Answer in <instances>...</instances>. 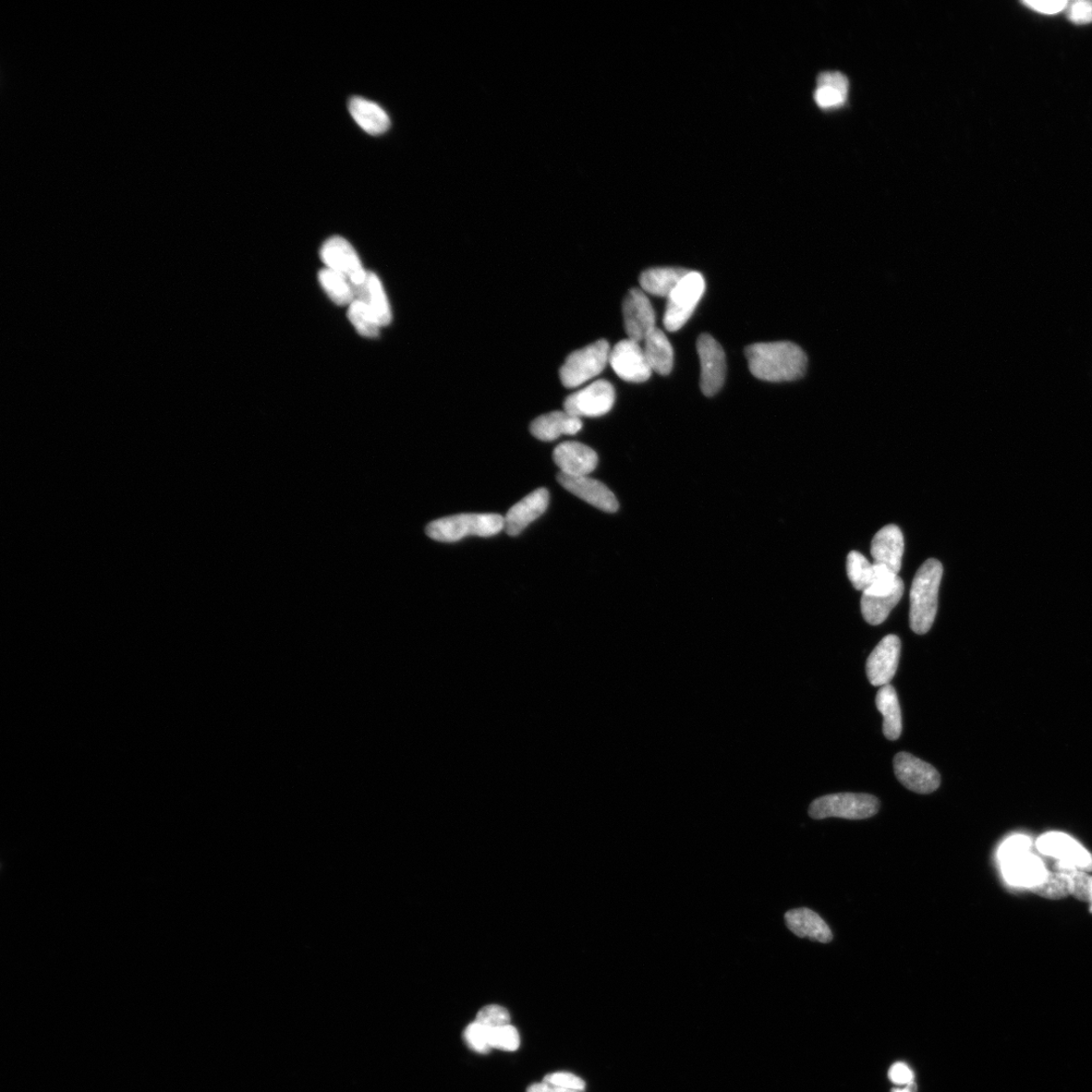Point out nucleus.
<instances>
[{"label": "nucleus", "instance_id": "1", "mask_svg": "<svg viewBox=\"0 0 1092 1092\" xmlns=\"http://www.w3.org/2000/svg\"><path fill=\"white\" fill-rule=\"evenodd\" d=\"M749 368L757 379L772 382H792L806 372L807 357L803 348L792 343L752 344L746 349Z\"/></svg>", "mask_w": 1092, "mask_h": 1092}, {"label": "nucleus", "instance_id": "2", "mask_svg": "<svg viewBox=\"0 0 1092 1092\" xmlns=\"http://www.w3.org/2000/svg\"><path fill=\"white\" fill-rule=\"evenodd\" d=\"M1033 841L1025 834H1015L1000 848L999 860L1003 876L1014 888L1030 890L1048 875L1043 861L1033 852Z\"/></svg>", "mask_w": 1092, "mask_h": 1092}, {"label": "nucleus", "instance_id": "3", "mask_svg": "<svg viewBox=\"0 0 1092 1092\" xmlns=\"http://www.w3.org/2000/svg\"><path fill=\"white\" fill-rule=\"evenodd\" d=\"M942 577L943 566L934 558H930L916 574L909 595V625L917 635H926L936 619Z\"/></svg>", "mask_w": 1092, "mask_h": 1092}, {"label": "nucleus", "instance_id": "4", "mask_svg": "<svg viewBox=\"0 0 1092 1092\" xmlns=\"http://www.w3.org/2000/svg\"><path fill=\"white\" fill-rule=\"evenodd\" d=\"M504 529V517L499 514H458L431 522L427 527V537L441 542H456L467 537L490 538Z\"/></svg>", "mask_w": 1092, "mask_h": 1092}, {"label": "nucleus", "instance_id": "5", "mask_svg": "<svg viewBox=\"0 0 1092 1092\" xmlns=\"http://www.w3.org/2000/svg\"><path fill=\"white\" fill-rule=\"evenodd\" d=\"M879 809L880 801L875 796L865 793H836L813 801L808 813L811 819L818 820L829 818L861 820L877 815Z\"/></svg>", "mask_w": 1092, "mask_h": 1092}, {"label": "nucleus", "instance_id": "6", "mask_svg": "<svg viewBox=\"0 0 1092 1092\" xmlns=\"http://www.w3.org/2000/svg\"><path fill=\"white\" fill-rule=\"evenodd\" d=\"M610 346L599 340L570 354L561 369V381L566 387L574 388L596 378L609 363Z\"/></svg>", "mask_w": 1092, "mask_h": 1092}, {"label": "nucleus", "instance_id": "7", "mask_svg": "<svg viewBox=\"0 0 1092 1092\" xmlns=\"http://www.w3.org/2000/svg\"><path fill=\"white\" fill-rule=\"evenodd\" d=\"M1036 848L1041 855L1057 860L1054 866L1056 872L1092 871V855L1071 835L1059 832L1043 834L1036 842Z\"/></svg>", "mask_w": 1092, "mask_h": 1092}, {"label": "nucleus", "instance_id": "8", "mask_svg": "<svg viewBox=\"0 0 1092 1092\" xmlns=\"http://www.w3.org/2000/svg\"><path fill=\"white\" fill-rule=\"evenodd\" d=\"M706 291V281L701 273L689 272L667 297L664 324L665 329L676 332L693 315Z\"/></svg>", "mask_w": 1092, "mask_h": 1092}, {"label": "nucleus", "instance_id": "9", "mask_svg": "<svg viewBox=\"0 0 1092 1092\" xmlns=\"http://www.w3.org/2000/svg\"><path fill=\"white\" fill-rule=\"evenodd\" d=\"M614 402L613 385L609 382L600 380L568 396L565 400L564 409L578 418H595L607 414Z\"/></svg>", "mask_w": 1092, "mask_h": 1092}, {"label": "nucleus", "instance_id": "10", "mask_svg": "<svg viewBox=\"0 0 1092 1092\" xmlns=\"http://www.w3.org/2000/svg\"><path fill=\"white\" fill-rule=\"evenodd\" d=\"M893 766L896 778L910 791L930 794L941 785V776L937 769L908 752H898Z\"/></svg>", "mask_w": 1092, "mask_h": 1092}, {"label": "nucleus", "instance_id": "11", "mask_svg": "<svg viewBox=\"0 0 1092 1092\" xmlns=\"http://www.w3.org/2000/svg\"><path fill=\"white\" fill-rule=\"evenodd\" d=\"M697 351L701 363V391L707 397L718 394L724 384L725 355L721 344L709 334L698 338Z\"/></svg>", "mask_w": 1092, "mask_h": 1092}, {"label": "nucleus", "instance_id": "12", "mask_svg": "<svg viewBox=\"0 0 1092 1092\" xmlns=\"http://www.w3.org/2000/svg\"><path fill=\"white\" fill-rule=\"evenodd\" d=\"M321 259L327 269L345 276L354 287L366 281L368 273L363 270L357 251L345 239L335 236L327 240L321 249Z\"/></svg>", "mask_w": 1092, "mask_h": 1092}, {"label": "nucleus", "instance_id": "13", "mask_svg": "<svg viewBox=\"0 0 1092 1092\" xmlns=\"http://www.w3.org/2000/svg\"><path fill=\"white\" fill-rule=\"evenodd\" d=\"M609 364L619 378L630 383L646 382L652 373L645 350L631 339L615 345L610 351Z\"/></svg>", "mask_w": 1092, "mask_h": 1092}, {"label": "nucleus", "instance_id": "14", "mask_svg": "<svg viewBox=\"0 0 1092 1092\" xmlns=\"http://www.w3.org/2000/svg\"><path fill=\"white\" fill-rule=\"evenodd\" d=\"M901 650V639L894 635L885 637L873 650L866 664L867 677L873 686L890 683L897 671Z\"/></svg>", "mask_w": 1092, "mask_h": 1092}, {"label": "nucleus", "instance_id": "15", "mask_svg": "<svg viewBox=\"0 0 1092 1092\" xmlns=\"http://www.w3.org/2000/svg\"><path fill=\"white\" fill-rule=\"evenodd\" d=\"M623 319L628 339L637 343L643 342L655 328L653 308L642 290H629L623 301Z\"/></svg>", "mask_w": 1092, "mask_h": 1092}, {"label": "nucleus", "instance_id": "16", "mask_svg": "<svg viewBox=\"0 0 1092 1092\" xmlns=\"http://www.w3.org/2000/svg\"><path fill=\"white\" fill-rule=\"evenodd\" d=\"M904 592L903 580L898 579L890 586H873L861 595V611L871 625L883 623L894 607L900 603Z\"/></svg>", "mask_w": 1092, "mask_h": 1092}, {"label": "nucleus", "instance_id": "17", "mask_svg": "<svg viewBox=\"0 0 1092 1092\" xmlns=\"http://www.w3.org/2000/svg\"><path fill=\"white\" fill-rule=\"evenodd\" d=\"M557 482L563 487L577 496L582 501L596 507L607 513H615L619 508L618 501L612 491L603 483L586 477L567 476L560 472Z\"/></svg>", "mask_w": 1092, "mask_h": 1092}, {"label": "nucleus", "instance_id": "18", "mask_svg": "<svg viewBox=\"0 0 1092 1092\" xmlns=\"http://www.w3.org/2000/svg\"><path fill=\"white\" fill-rule=\"evenodd\" d=\"M550 493L544 488L538 489L515 504L504 517V529L511 537H517L534 520L539 518L548 509Z\"/></svg>", "mask_w": 1092, "mask_h": 1092}, {"label": "nucleus", "instance_id": "19", "mask_svg": "<svg viewBox=\"0 0 1092 1092\" xmlns=\"http://www.w3.org/2000/svg\"><path fill=\"white\" fill-rule=\"evenodd\" d=\"M555 465L567 476H589L598 465V455L585 444L567 441L558 445L553 452Z\"/></svg>", "mask_w": 1092, "mask_h": 1092}, {"label": "nucleus", "instance_id": "20", "mask_svg": "<svg viewBox=\"0 0 1092 1092\" xmlns=\"http://www.w3.org/2000/svg\"><path fill=\"white\" fill-rule=\"evenodd\" d=\"M904 553V539L900 527L890 525L880 529L871 544L874 564L889 567L900 574Z\"/></svg>", "mask_w": 1092, "mask_h": 1092}, {"label": "nucleus", "instance_id": "21", "mask_svg": "<svg viewBox=\"0 0 1092 1092\" xmlns=\"http://www.w3.org/2000/svg\"><path fill=\"white\" fill-rule=\"evenodd\" d=\"M786 926L795 936L804 939L831 943L833 939V931L827 922L819 915L809 908L789 910L785 915Z\"/></svg>", "mask_w": 1092, "mask_h": 1092}, {"label": "nucleus", "instance_id": "22", "mask_svg": "<svg viewBox=\"0 0 1092 1092\" xmlns=\"http://www.w3.org/2000/svg\"><path fill=\"white\" fill-rule=\"evenodd\" d=\"M582 427L581 419L564 411L548 413L534 420L530 432L541 441H553L562 435H575Z\"/></svg>", "mask_w": 1092, "mask_h": 1092}, {"label": "nucleus", "instance_id": "23", "mask_svg": "<svg viewBox=\"0 0 1092 1092\" xmlns=\"http://www.w3.org/2000/svg\"><path fill=\"white\" fill-rule=\"evenodd\" d=\"M349 112L357 124L370 135H382L390 129L391 120L385 109L363 97H352L349 102Z\"/></svg>", "mask_w": 1092, "mask_h": 1092}, {"label": "nucleus", "instance_id": "24", "mask_svg": "<svg viewBox=\"0 0 1092 1092\" xmlns=\"http://www.w3.org/2000/svg\"><path fill=\"white\" fill-rule=\"evenodd\" d=\"M356 300L360 301L371 310L381 326H386L392 321V312L385 289L378 276L368 273L366 281L356 286Z\"/></svg>", "mask_w": 1092, "mask_h": 1092}, {"label": "nucleus", "instance_id": "25", "mask_svg": "<svg viewBox=\"0 0 1092 1092\" xmlns=\"http://www.w3.org/2000/svg\"><path fill=\"white\" fill-rule=\"evenodd\" d=\"M643 343V350L651 371L662 375L669 374L673 369L674 351L665 334L655 327Z\"/></svg>", "mask_w": 1092, "mask_h": 1092}, {"label": "nucleus", "instance_id": "26", "mask_svg": "<svg viewBox=\"0 0 1092 1092\" xmlns=\"http://www.w3.org/2000/svg\"><path fill=\"white\" fill-rule=\"evenodd\" d=\"M876 707L883 715V733L886 738L896 740L903 733L900 701L893 686H882L876 696Z\"/></svg>", "mask_w": 1092, "mask_h": 1092}, {"label": "nucleus", "instance_id": "27", "mask_svg": "<svg viewBox=\"0 0 1092 1092\" xmlns=\"http://www.w3.org/2000/svg\"><path fill=\"white\" fill-rule=\"evenodd\" d=\"M689 272L675 267L648 270L641 273L640 285L651 295L667 298Z\"/></svg>", "mask_w": 1092, "mask_h": 1092}, {"label": "nucleus", "instance_id": "28", "mask_svg": "<svg viewBox=\"0 0 1092 1092\" xmlns=\"http://www.w3.org/2000/svg\"><path fill=\"white\" fill-rule=\"evenodd\" d=\"M319 281L336 305L350 306L356 301L354 285L345 276L326 267L319 273Z\"/></svg>", "mask_w": 1092, "mask_h": 1092}, {"label": "nucleus", "instance_id": "29", "mask_svg": "<svg viewBox=\"0 0 1092 1092\" xmlns=\"http://www.w3.org/2000/svg\"><path fill=\"white\" fill-rule=\"evenodd\" d=\"M847 572L853 587L858 591L867 590L874 581L875 569L867 558L858 553L851 552L847 558Z\"/></svg>", "mask_w": 1092, "mask_h": 1092}, {"label": "nucleus", "instance_id": "30", "mask_svg": "<svg viewBox=\"0 0 1092 1092\" xmlns=\"http://www.w3.org/2000/svg\"><path fill=\"white\" fill-rule=\"evenodd\" d=\"M348 318L357 332L369 338L379 336L382 327L366 303L356 300L348 310Z\"/></svg>", "mask_w": 1092, "mask_h": 1092}, {"label": "nucleus", "instance_id": "31", "mask_svg": "<svg viewBox=\"0 0 1092 1092\" xmlns=\"http://www.w3.org/2000/svg\"><path fill=\"white\" fill-rule=\"evenodd\" d=\"M1029 891L1049 898V900H1060V898L1071 895V878L1065 873L1049 871L1045 880Z\"/></svg>", "mask_w": 1092, "mask_h": 1092}, {"label": "nucleus", "instance_id": "32", "mask_svg": "<svg viewBox=\"0 0 1092 1092\" xmlns=\"http://www.w3.org/2000/svg\"><path fill=\"white\" fill-rule=\"evenodd\" d=\"M489 1043L491 1048L516 1051L520 1046L518 1030L511 1025L489 1029Z\"/></svg>", "mask_w": 1092, "mask_h": 1092}, {"label": "nucleus", "instance_id": "33", "mask_svg": "<svg viewBox=\"0 0 1092 1092\" xmlns=\"http://www.w3.org/2000/svg\"><path fill=\"white\" fill-rule=\"evenodd\" d=\"M465 1040L469 1047L478 1053H488L492 1048L489 1043V1029L478 1022H473L465 1030Z\"/></svg>", "mask_w": 1092, "mask_h": 1092}, {"label": "nucleus", "instance_id": "34", "mask_svg": "<svg viewBox=\"0 0 1092 1092\" xmlns=\"http://www.w3.org/2000/svg\"><path fill=\"white\" fill-rule=\"evenodd\" d=\"M511 1017L504 1007L500 1005H487L483 1007L477 1015L476 1022L489 1029L510 1025Z\"/></svg>", "mask_w": 1092, "mask_h": 1092}, {"label": "nucleus", "instance_id": "35", "mask_svg": "<svg viewBox=\"0 0 1092 1092\" xmlns=\"http://www.w3.org/2000/svg\"><path fill=\"white\" fill-rule=\"evenodd\" d=\"M1067 19L1075 24L1092 22V2L1089 0H1076L1066 7Z\"/></svg>", "mask_w": 1092, "mask_h": 1092}, {"label": "nucleus", "instance_id": "36", "mask_svg": "<svg viewBox=\"0 0 1092 1092\" xmlns=\"http://www.w3.org/2000/svg\"><path fill=\"white\" fill-rule=\"evenodd\" d=\"M542 1083L557 1087L578 1090L581 1092L584 1091L586 1087L584 1080L572 1073L567 1072H557L546 1075Z\"/></svg>", "mask_w": 1092, "mask_h": 1092}, {"label": "nucleus", "instance_id": "37", "mask_svg": "<svg viewBox=\"0 0 1092 1092\" xmlns=\"http://www.w3.org/2000/svg\"><path fill=\"white\" fill-rule=\"evenodd\" d=\"M847 93L830 87H818L815 93L817 104L822 108L836 107L844 105Z\"/></svg>", "mask_w": 1092, "mask_h": 1092}, {"label": "nucleus", "instance_id": "38", "mask_svg": "<svg viewBox=\"0 0 1092 1092\" xmlns=\"http://www.w3.org/2000/svg\"><path fill=\"white\" fill-rule=\"evenodd\" d=\"M1023 5L1030 9H1033L1043 15H1056L1064 10L1068 5L1066 0H1050V2H1036V0H1026Z\"/></svg>", "mask_w": 1092, "mask_h": 1092}, {"label": "nucleus", "instance_id": "39", "mask_svg": "<svg viewBox=\"0 0 1092 1092\" xmlns=\"http://www.w3.org/2000/svg\"><path fill=\"white\" fill-rule=\"evenodd\" d=\"M818 87H830L847 93L848 80L840 72H825L818 78Z\"/></svg>", "mask_w": 1092, "mask_h": 1092}, {"label": "nucleus", "instance_id": "40", "mask_svg": "<svg viewBox=\"0 0 1092 1092\" xmlns=\"http://www.w3.org/2000/svg\"><path fill=\"white\" fill-rule=\"evenodd\" d=\"M889 1077L896 1085H910L914 1080V1073L904 1063H896L891 1067Z\"/></svg>", "mask_w": 1092, "mask_h": 1092}, {"label": "nucleus", "instance_id": "41", "mask_svg": "<svg viewBox=\"0 0 1092 1092\" xmlns=\"http://www.w3.org/2000/svg\"><path fill=\"white\" fill-rule=\"evenodd\" d=\"M527 1092H581V1091L557 1087V1086H553V1085H551L548 1084L541 1083V1084H536V1085H530L527 1089Z\"/></svg>", "mask_w": 1092, "mask_h": 1092}, {"label": "nucleus", "instance_id": "42", "mask_svg": "<svg viewBox=\"0 0 1092 1092\" xmlns=\"http://www.w3.org/2000/svg\"><path fill=\"white\" fill-rule=\"evenodd\" d=\"M1089 903H1090V908H1089V910H1090V913L1092 914V889H1091V893H1090V902H1089Z\"/></svg>", "mask_w": 1092, "mask_h": 1092}, {"label": "nucleus", "instance_id": "43", "mask_svg": "<svg viewBox=\"0 0 1092 1092\" xmlns=\"http://www.w3.org/2000/svg\"><path fill=\"white\" fill-rule=\"evenodd\" d=\"M892 1092H909L907 1089H894Z\"/></svg>", "mask_w": 1092, "mask_h": 1092}]
</instances>
